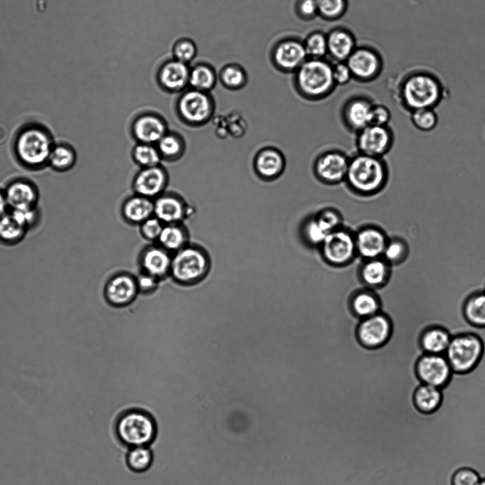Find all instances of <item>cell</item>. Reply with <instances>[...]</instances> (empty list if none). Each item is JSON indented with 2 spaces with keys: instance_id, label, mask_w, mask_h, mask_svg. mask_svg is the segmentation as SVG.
I'll list each match as a JSON object with an SVG mask.
<instances>
[{
  "instance_id": "1",
  "label": "cell",
  "mask_w": 485,
  "mask_h": 485,
  "mask_svg": "<svg viewBox=\"0 0 485 485\" xmlns=\"http://www.w3.org/2000/svg\"><path fill=\"white\" fill-rule=\"evenodd\" d=\"M443 81L425 68L407 70L398 85L396 100L407 113L424 108L435 109L447 97Z\"/></svg>"
},
{
  "instance_id": "2",
  "label": "cell",
  "mask_w": 485,
  "mask_h": 485,
  "mask_svg": "<svg viewBox=\"0 0 485 485\" xmlns=\"http://www.w3.org/2000/svg\"><path fill=\"white\" fill-rule=\"evenodd\" d=\"M346 179L354 191L375 194L388 183V166L383 158L360 154L349 161Z\"/></svg>"
},
{
  "instance_id": "3",
  "label": "cell",
  "mask_w": 485,
  "mask_h": 485,
  "mask_svg": "<svg viewBox=\"0 0 485 485\" xmlns=\"http://www.w3.org/2000/svg\"><path fill=\"white\" fill-rule=\"evenodd\" d=\"M115 433L119 442L129 448L149 446L156 438L157 425L147 411L132 409L117 417Z\"/></svg>"
},
{
  "instance_id": "4",
  "label": "cell",
  "mask_w": 485,
  "mask_h": 485,
  "mask_svg": "<svg viewBox=\"0 0 485 485\" xmlns=\"http://www.w3.org/2000/svg\"><path fill=\"white\" fill-rule=\"evenodd\" d=\"M485 351L482 339L472 331L453 334L444 353L454 373L467 374L480 363Z\"/></svg>"
},
{
  "instance_id": "5",
  "label": "cell",
  "mask_w": 485,
  "mask_h": 485,
  "mask_svg": "<svg viewBox=\"0 0 485 485\" xmlns=\"http://www.w3.org/2000/svg\"><path fill=\"white\" fill-rule=\"evenodd\" d=\"M53 147L49 133L43 128L33 125L23 128L14 143L17 159L29 168H39L48 162Z\"/></svg>"
},
{
  "instance_id": "6",
  "label": "cell",
  "mask_w": 485,
  "mask_h": 485,
  "mask_svg": "<svg viewBox=\"0 0 485 485\" xmlns=\"http://www.w3.org/2000/svg\"><path fill=\"white\" fill-rule=\"evenodd\" d=\"M176 114L178 119L191 127L208 124L215 113V102L208 92L191 89L183 92L177 100Z\"/></svg>"
},
{
  "instance_id": "7",
  "label": "cell",
  "mask_w": 485,
  "mask_h": 485,
  "mask_svg": "<svg viewBox=\"0 0 485 485\" xmlns=\"http://www.w3.org/2000/svg\"><path fill=\"white\" fill-rule=\"evenodd\" d=\"M296 80L299 90L309 97L325 95L334 83L330 65L314 58L305 60L297 68Z\"/></svg>"
},
{
  "instance_id": "8",
  "label": "cell",
  "mask_w": 485,
  "mask_h": 485,
  "mask_svg": "<svg viewBox=\"0 0 485 485\" xmlns=\"http://www.w3.org/2000/svg\"><path fill=\"white\" fill-rule=\"evenodd\" d=\"M319 247L324 260L333 266L346 265L357 254L355 235L341 227L329 233Z\"/></svg>"
},
{
  "instance_id": "9",
  "label": "cell",
  "mask_w": 485,
  "mask_h": 485,
  "mask_svg": "<svg viewBox=\"0 0 485 485\" xmlns=\"http://www.w3.org/2000/svg\"><path fill=\"white\" fill-rule=\"evenodd\" d=\"M393 325L388 314L380 311L361 319L356 329V337L363 347L376 349L384 346L390 339Z\"/></svg>"
},
{
  "instance_id": "10",
  "label": "cell",
  "mask_w": 485,
  "mask_h": 485,
  "mask_svg": "<svg viewBox=\"0 0 485 485\" xmlns=\"http://www.w3.org/2000/svg\"><path fill=\"white\" fill-rule=\"evenodd\" d=\"M414 370L421 383L439 388L447 385L454 374L443 354L422 353L415 360Z\"/></svg>"
},
{
  "instance_id": "11",
  "label": "cell",
  "mask_w": 485,
  "mask_h": 485,
  "mask_svg": "<svg viewBox=\"0 0 485 485\" xmlns=\"http://www.w3.org/2000/svg\"><path fill=\"white\" fill-rule=\"evenodd\" d=\"M207 268L203 252L193 247H183L178 250L171 260L173 276L178 281L189 282L202 277Z\"/></svg>"
},
{
  "instance_id": "12",
  "label": "cell",
  "mask_w": 485,
  "mask_h": 485,
  "mask_svg": "<svg viewBox=\"0 0 485 485\" xmlns=\"http://www.w3.org/2000/svg\"><path fill=\"white\" fill-rule=\"evenodd\" d=\"M394 142V132L389 125L369 124L359 131L357 145L361 154L383 158Z\"/></svg>"
},
{
  "instance_id": "13",
  "label": "cell",
  "mask_w": 485,
  "mask_h": 485,
  "mask_svg": "<svg viewBox=\"0 0 485 485\" xmlns=\"http://www.w3.org/2000/svg\"><path fill=\"white\" fill-rule=\"evenodd\" d=\"M169 175L162 164L140 169L134 175L132 188L134 193L154 200L166 191Z\"/></svg>"
},
{
  "instance_id": "14",
  "label": "cell",
  "mask_w": 485,
  "mask_h": 485,
  "mask_svg": "<svg viewBox=\"0 0 485 485\" xmlns=\"http://www.w3.org/2000/svg\"><path fill=\"white\" fill-rule=\"evenodd\" d=\"M193 210L183 196L175 192L166 191L154 200V215L164 225L183 223Z\"/></svg>"
},
{
  "instance_id": "15",
  "label": "cell",
  "mask_w": 485,
  "mask_h": 485,
  "mask_svg": "<svg viewBox=\"0 0 485 485\" xmlns=\"http://www.w3.org/2000/svg\"><path fill=\"white\" fill-rule=\"evenodd\" d=\"M169 131L166 119L153 112L137 115L130 124V133L137 143L156 144Z\"/></svg>"
},
{
  "instance_id": "16",
  "label": "cell",
  "mask_w": 485,
  "mask_h": 485,
  "mask_svg": "<svg viewBox=\"0 0 485 485\" xmlns=\"http://www.w3.org/2000/svg\"><path fill=\"white\" fill-rule=\"evenodd\" d=\"M349 160L338 151H329L320 156L314 169L316 176L327 183H337L346 179Z\"/></svg>"
},
{
  "instance_id": "17",
  "label": "cell",
  "mask_w": 485,
  "mask_h": 485,
  "mask_svg": "<svg viewBox=\"0 0 485 485\" xmlns=\"http://www.w3.org/2000/svg\"><path fill=\"white\" fill-rule=\"evenodd\" d=\"M388 238L382 228L366 227L355 235L356 252L365 260L381 257Z\"/></svg>"
},
{
  "instance_id": "18",
  "label": "cell",
  "mask_w": 485,
  "mask_h": 485,
  "mask_svg": "<svg viewBox=\"0 0 485 485\" xmlns=\"http://www.w3.org/2000/svg\"><path fill=\"white\" fill-rule=\"evenodd\" d=\"M351 74L359 79L370 80L377 76L382 68L380 57L369 49L354 50L347 58Z\"/></svg>"
},
{
  "instance_id": "19",
  "label": "cell",
  "mask_w": 485,
  "mask_h": 485,
  "mask_svg": "<svg viewBox=\"0 0 485 485\" xmlns=\"http://www.w3.org/2000/svg\"><path fill=\"white\" fill-rule=\"evenodd\" d=\"M190 70L186 63L177 60L165 63L159 69V85L166 91L177 92L188 85Z\"/></svg>"
},
{
  "instance_id": "20",
  "label": "cell",
  "mask_w": 485,
  "mask_h": 485,
  "mask_svg": "<svg viewBox=\"0 0 485 485\" xmlns=\"http://www.w3.org/2000/svg\"><path fill=\"white\" fill-rule=\"evenodd\" d=\"M120 214L125 223L139 225L154 215V200L133 193L123 201Z\"/></svg>"
},
{
  "instance_id": "21",
  "label": "cell",
  "mask_w": 485,
  "mask_h": 485,
  "mask_svg": "<svg viewBox=\"0 0 485 485\" xmlns=\"http://www.w3.org/2000/svg\"><path fill=\"white\" fill-rule=\"evenodd\" d=\"M452 335L444 326L432 324L426 326L418 336V345L422 353L444 354Z\"/></svg>"
},
{
  "instance_id": "22",
  "label": "cell",
  "mask_w": 485,
  "mask_h": 485,
  "mask_svg": "<svg viewBox=\"0 0 485 485\" xmlns=\"http://www.w3.org/2000/svg\"><path fill=\"white\" fill-rule=\"evenodd\" d=\"M307 56L304 44L294 40L281 42L273 54L275 64L285 70L297 69L306 60Z\"/></svg>"
},
{
  "instance_id": "23",
  "label": "cell",
  "mask_w": 485,
  "mask_h": 485,
  "mask_svg": "<svg viewBox=\"0 0 485 485\" xmlns=\"http://www.w3.org/2000/svg\"><path fill=\"white\" fill-rule=\"evenodd\" d=\"M391 267L382 257L366 260L359 270L360 278L368 289L381 288L390 278Z\"/></svg>"
},
{
  "instance_id": "24",
  "label": "cell",
  "mask_w": 485,
  "mask_h": 485,
  "mask_svg": "<svg viewBox=\"0 0 485 485\" xmlns=\"http://www.w3.org/2000/svg\"><path fill=\"white\" fill-rule=\"evenodd\" d=\"M5 196L12 210L34 208L37 201V191L33 185L24 180L11 182L6 188Z\"/></svg>"
},
{
  "instance_id": "25",
  "label": "cell",
  "mask_w": 485,
  "mask_h": 485,
  "mask_svg": "<svg viewBox=\"0 0 485 485\" xmlns=\"http://www.w3.org/2000/svg\"><path fill=\"white\" fill-rule=\"evenodd\" d=\"M462 314L469 325L476 329H485V289L471 292L464 299Z\"/></svg>"
},
{
  "instance_id": "26",
  "label": "cell",
  "mask_w": 485,
  "mask_h": 485,
  "mask_svg": "<svg viewBox=\"0 0 485 485\" xmlns=\"http://www.w3.org/2000/svg\"><path fill=\"white\" fill-rule=\"evenodd\" d=\"M254 167L260 176L274 178L282 172L284 159L278 150L273 148L263 149L256 154Z\"/></svg>"
},
{
  "instance_id": "27",
  "label": "cell",
  "mask_w": 485,
  "mask_h": 485,
  "mask_svg": "<svg viewBox=\"0 0 485 485\" xmlns=\"http://www.w3.org/2000/svg\"><path fill=\"white\" fill-rule=\"evenodd\" d=\"M137 285L128 275H118L109 281L106 286L105 294L108 301L114 304H124L135 296Z\"/></svg>"
},
{
  "instance_id": "28",
  "label": "cell",
  "mask_w": 485,
  "mask_h": 485,
  "mask_svg": "<svg viewBox=\"0 0 485 485\" xmlns=\"http://www.w3.org/2000/svg\"><path fill=\"white\" fill-rule=\"evenodd\" d=\"M350 307L353 314L362 319L381 311V302L376 293L367 288L353 294L350 301Z\"/></svg>"
},
{
  "instance_id": "29",
  "label": "cell",
  "mask_w": 485,
  "mask_h": 485,
  "mask_svg": "<svg viewBox=\"0 0 485 485\" xmlns=\"http://www.w3.org/2000/svg\"><path fill=\"white\" fill-rule=\"evenodd\" d=\"M162 161L176 162L180 160L186 150L183 137L176 131L169 130L156 144Z\"/></svg>"
},
{
  "instance_id": "30",
  "label": "cell",
  "mask_w": 485,
  "mask_h": 485,
  "mask_svg": "<svg viewBox=\"0 0 485 485\" xmlns=\"http://www.w3.org/2000/svg\"><path fill=\"white\" fill-rule=\"evenodd\" d=\"M171 260L166 250L161 247L148 248L142 257V264L149 275L159 277L171 267Z\"/></svg>"
},
{
  "instance_id": "31",
  "label": "cell",
  "mask_w": 485,
  "mask_h": 485,
  "mask_svg": "<svg viewBox=\"0 0 485 485\" xmlns=\"http://www.w3.org/2000/svg\"><path fill=\"white\" fill-rule=\"evenodd\" d=\"M442 398L441 388L421 383L415 390L413 400L422 412L431 413L439 407Z\"/></svg>"
},
{
  "instance_id": "32",
  "label": "cell",
  "mask_w": 485,
  "mask_h": 485,
  "mask_svg": "<svg viewBox=\"0 0 485 485\" xmlns=\"http://www.w3.org/2000/svg\"><path fill=\"white\" fill-rule=\"evenodd\" d=\"M354 39L346 31H333L327 37L328 51L338 60L347 59L354 50Z\"/></svg>"
},
{
  "instance_id": "33",
  "label": "cell",
  "mask_w": 485,
  "mask_h": 485,
  "mask_svg": "<svg viewBox=\"0 0 485 485\" xmlns=\"http://www.w3.org/2000/svg\"><path fill=\"white\" fill-rule=\"evenodd\" d=\"M372 107L373 105L364 100L358 99L351 102L345 110L348 125L360 131L371 124Z\"/></svg>"
},
{
  "instance_id": "34",
  "label": "cell",
  "mask_w": 485,
  "mask_h": 485,
  "mask_svg": "<svg viewBox=\"0 0 485 485\" xmlns=\"http://www.w3.org/2000/svg\"><path fill=\"white\" fill-rule=\"evenodd\" d=\"M188 238V231L183 223L166 224L158 241L165 250H179L183 248Z\"/></svg>"
},
{
  "instance_id": "35",
  "label": "cell",
  "mask_w": 485,
  "mask_h": 485,
  "mask_svg": "<svg viewBox=\"0 0 485 485\" xmlns=\"http://www.w3.org/2000/svg\"><path fill=\"white\" fill-rule=\"evenodd\" d=\"M410 253L408 242L401 236L395 235L389 237L382 257L391 266H397L405 262Z\"/></svg>"
},
{
  "instance_id": "36",
  "label": "cell",
  "mask_w": 485,
  "mask_h": 485,
  "mask_svg": "<svg viewBox=\"0 0 485 485\" xmlns=\"http://www.w3.org/2000/svg\"><path fill=\"white\" fill-rule=\"evenodd\" d=\"M154 461V452L149 446L131 447L125 456L127 467L134 472L148 470Z\"/></svg>"
},
{
  "instance_id": "37",
  "label": "cell",
  "mask_w": 485,
  "mask_h": 485,
  "mask_svg": "<svg viewBox=\"0 0 485 485\" xmlns=\"http://www.w3.org/2000/svg\"><path fill=\"white\" fill-rule=\"evenodd\" d=\"M131 156L140 169L156 166L163 161L156 144L136 142Z\"/></svg>"
},
{
  "instance_id": "38",
  "label": "cell",
  "mask_w": 485,
  "mask_h": 485,
  "mask_svg": "<svg viewBox=\"0 0 485 485\" xmlns=\"http://www.w3.org/2000/svg\"><path fill=\"white\" fill-rule=\"evenodd\" d=\"M216 77L208 65L200 64L190 70L188 85L192 89L208 92L215 85Z\"/></svg>"
},
{
  "instance_id": "39",
  "label": "cell",
  "mask_w": 485,
  "mask_h": 485,
  "mask_svg": "<svg viewBox=\"0 0 485 485\" xmlns=\"http://www.w3.org/2000/svg\"><path fill=\"white\" fill-rule=\"evenodd\" d=\"M26 228L11 214L0 218V241L6 245H14L23 238Z\"/></svg>"
},
{
  "instance_id": "40",
  "label": "cell",
  "mask_w": 485,
  "mask_h": 485,
  "mask_svg": "<svg viewBox=\"0 0 485 485\" xmlns=\"http://www.w3.org/2000/svg\"><path fill=\"white\" fill-rule=\"evenodd\" d=\"M410 119L412 126L422 132L433 131L439 122L438 114L433 108L415 110L410 113Z\"/></svg>"
},
{
  "instance_id": "41",
  "label": "cell",
  "mask_w": 485,
  "mask_h": 485,
  "mask_svg": "<svg viewBox=\"0 0 485 485\" xmlns=\"http://www.w3.org/2000/svg\"><path fill=\"white\" fill-rule=\"evenodd\" d=\"M75 161V153L72 147L66 144L53 146L48 162L58 171H65L71 168Z\"/></svg>"
},
{
  "instance_id": "42",
  "label": "cell",
  "mask_w": 485,
  "mask_h": 485,
  "mask_svg": "<svg viewBox=\"0 0 485 485\" xmlns=\"http://www.w3.org/2000/svg\"><path fill=\"white\" fill-rule=\"evenodd\" d=\"M307 55L319 59L328 51L327 38L321 33L311 34L304 44Z\"/></svg>"
},
{
  "instance_id": "43",
  "label": "cell",
  "mask_w": 485,
  "mask_h": 485,
  "mask_svg": "<svg viewBox=\"0 0 485 485\" xmlns=\"http://www.w3.org/2000/svg\"><path fill=\"white\" fill-rule=\"evenodd\" d=\"M220 78L223 84L230 89L240 88L245 82V75L243 70L235 65H229L223 68Z\"/></svg>"
},
{
  "instance_id": "44",
  "label": "cell",
  "mask_w": 485,
  "mask_h": 485,
  "mask_svg": "<svg viewBox=\"0 0 485 485\" xmlns=\"http://www.w3.org/2000/svg\"><path fill=\"white\" fill-rule=\"evenodd\" d=\"M328 234L321 227L314 217L309 219L304 225V235L308 243L311 245L320 246Z\"/></svg>"
},
{
  "instance_id": "45",
  "label": "cell",
  "mask_w": 485,
  "mask_h": 485,
  "mask_svg": "<svg viewBox=\"0 0 485 485\" xmlns=\"http://www.w3.org/2000/svg\"><path fill=\"white\" fill-rule=\"evenodd\" d=\"M318 13L326 18L340 16L346 7L345 0H316Z\"/></svg>"
},
{
  "instance_id": "46",
  "label": "cell",
  "mask_w": 485,
  "mask_h": 485,
  "mask_svg": "<svg viewBox=\"0 0 485 485\" xmlns=\"http://www.w3.org/2000/svg\"><path fill=\"white\" fill-rule=\"evenodd\" d=\"M314 218L321 227L328 233L341 228V218L334 210L325 209L318 213Z\"/></svg>"
},
{
  "instance_id": "47",
  "label": "cell",
  "mask_w": 485,
  "mask_h": 485,
  "mask_svg": "<svg viewBox=\"0 0 485 485\" xmlns=\"http://www.w3.org/2000/svg\"><path fill=\"white\" fill-rule=\"evenodd\" d=\"M164 225L159 218L152 215L139 225V232L146 240H158Z\"/></svg>"
},
{
  "instance_id": "48",
  "label": "cell",
  "mask_w": 485,
  "mask_h": 485,
  "mask_svg": "<svg viewBox=\"0 0 485 485\" xmlns=\"http://www.w3.org/2000/svg\"><path fill=\"white\" fill-rule=\"evenodd\" d=\"M196 53V45L188 39L178 41L174 47L175 59L186 64L193 59Z\"/></svg>"
},
{
  "instance_id": "49",
  "label": "cell",
  "mask_w": 485,
  "mask_h": 485,
  "mask_svg": "<svg viewBox=\"0 0 485 485\" xmlns=\"http://www.w3.org/2000/svg\"><path fill=\"white\" fill-rule=\"evenodd\" d=\"M480 481L479 475L474 470L463 467L454 474L452 483V485H479Z\"/></svg>"
},
{
  "instance_id": "50",
  "label": "cell",
  "mask_w": 485,
  "mask_h": 485,
  "mask_svg": "<svg viewBox=\"0 0 485 485\" xmlns=\"http://www.w3.org/2000/svg\"><path fill=\"white\" fill-rule=\"evenodd\" d=\"M226 119L228 133L229 132L234 137H240L245 134L247 124L245 119L240 114H234L230 118Z\"/></svg>"
},
{
  "instance_id": "51",
  "label": "cell",
  "mask_w": 485,
  "mask_h": 485,
  "mask_svg": "<svg viewBox=\"0 0 485 485\" xmlns=\"http://www.w3.org/2000/svg\"><path fill=\"white\" fill-rule=\"evenodd\" d=\"M390 119L391 112L388 107L383 105H373L371 124L388 125Z\"/></svg>"
},
{
  "instance_id": "52",
  "label": "cell",
  "mask_w": 485,
  "mask_h": 485,
  "mask_svg": "<svg viewBox=\"0 0 485 485\" xmlns=\"http://www.w3.org/2000/svg\"><path fill=\"white\" fill-rule=\"evenodd\" d=\"M11 214L26 229L36 222L38 217L37 212L34 208L12 210Z\"/></svg>"
},
{
  "instance_id": "53",
  "label": "cell",
  "mask_w": 485,
  "mask_h": 485,
  "mask_svg": "<svg viewBox=\"0 0 485 485\" xmlns=\"http://www.w3.org/2000/svg\"><path fill=\"white\" fill-rule=\"evenodd\" d=\"M332 73L334 82L340 85L347 83L352 75L347 64L343 63H339L332 68Z\"/></svg>"
},
{
  "instance_id": "54",
  "label": "cell",
  "mask_w": 485,
  "mask_h": 485,
  "mask_svg": "<svg viewBox=\"0 0 485 485\" xmlns=\"http://www.w3.org/2000/svg\"><path fill=\"white\" fill-rule=\"evenodd\" d=\"M298 8L299 13L304 17L311 18L318 13L316 0H301Z\"/></svg>"
},
{
  "instance_id": "55",
  "label": "cell",
  "mask_w": 485,
  "mask_h": 485,
  "mask_svg": "<svg viewBox=\"0 0 485 485\" xmlns=\"http://www.w3.org/2000/svg\"><path fill=\"white\" fill-rule=\"evenodd\" d=\"M155 285L154 278L151 275L142 276L138 280V286L143 290L147 291Z\"/></svg>"
},
{
  "instance_id": "56",
  "label": "cell",
  "mask_w": 485,
  "mask_h": 485,
  "mask_svg": "<svg viewBox=\"0 0 485 485\" xmlns=\"http://www.w3.org/2000/svg\"><path fill=\"white\" fill-rule=\"evenodd\" d=\"M8 203L4 192L0 191V218L5 215Z\"/></svg>"
},
{
  "instance_id": "57",
  "label": "cell",
  "mask_w": 485,
  "mask_h": 485,
  "mask_svg": "<svg viewBox=\"0 0 485 485\" xmlns=\"http://www.w3.org/2000/svg\"><path fill=\"white\" fill-rule=\"evenodd\" d=\"M8 134V130L6 127L0 122V143H2L6 140Z\"/></svg>"
},
{
  "instance_id": "58",
  "label": "cell",
  "mask_w": 485,
  "mask_h": 485,
  "mask_svg": "<svg viewBox=\"0 0 485 485\" xmlns=\"http://www.w3.org/2000/svg\"><path fill=\"white\" fill-rule=\"evenodd\" d=\"M479 485H485V479H481Z\"/></svg>"
},
{
  "instance_id": "59",
  "label": "cell",
  "mask_w": 485,
  "mask_h": 485,
  "mask_svg": "<svg viewBox=\"0 0 485 485\" xmlns=\"http://www.w3.org/2000/svg\"><path fill=\"white\" fill-rule=\"evenodd\" d=\"M484 289H485V287H484Z\"/></svg>"
}]
</instances>
